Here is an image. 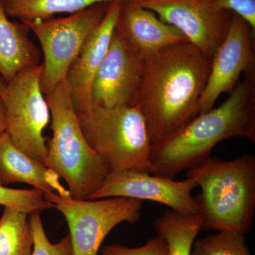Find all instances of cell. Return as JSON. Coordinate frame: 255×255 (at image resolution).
Returning a JSON list of instances; mask_svg holds the SVG:
<instances>
[{"label":"cell","mask_w":255,"mask_h":255,"mask_svg":"<svg viewBox=\"0 0 255 255\" xmlns=\"http://www.w3.org/2000/svg\"><path fill=\"white\" fill-rule=\"evenodd\" d=\"M211 67V60L190 43L166 47L142 59L132 106L141 112L152 144L199 115Z\"/></svg>","instance_id":"6da1fadb"},{"label":"cell","mask_w":255,"mask_h":255,"mask_svg":"<svg viewBox=\"0 0 255 255\" xmlns=\"http://www.w3.org/2000/svg\"><path fill=\"white\" fill-rule=\"evenodd\" d=\"M232 137L255 142V73L245 75L219 107L199 114L173 135L152 144L150 173L174 179L211 157L219 142Z\"/></svg>","instance_id":"7a4b0ae2"},{"label":"cell","mask_w":255,"mask_h":255,"mask_svg":"<svg viewBox=\"0 0 255 255\" xmlns=\"http://www.w3.org/2000/svg\"><path fill=\"white\" fill-rule=\"evenodd\" d=\"M201 191L195 201L203 228L250 233L255 213V156L231 161L211 156L189 169Z\"/></svg>","instance_id":"3957f363"},{"label":"cell","mask_w":255,"mask_h":255,"mask_svg":"<svg viewBox=\"0 0 255 255\" xmlns=\"http://www.w3.org/2000/svg\"><path fill=\"white\" fill-rule=\"evenodd\" d=\"M45 97L53 130L45 165L63 178L72 198L88 199L101 187L110 170L84 135L66 80Z\"/></svg>","instance_id":"277c9868"},{"label":"cell","mask_w":255,"mask_h":255,"mask_svg":"<svg viewBox=\"0 0 255 255\" xmlns=\"http://www.w3.org/2000/svg\"><path fill=\"white\" fill-rule=\"evenodd\" d=\"M87 141L110 172H151L152 147L145 119L133 106L92 107L77 112Z\"/></svg>","instance_id":"5b68a950"},{"label":"cell","mask_w":255,"mask_h":255,"mask_svg":"<svg viewBox=\"0 0 255 255\" xmlns=\"http://www.w3.org/2000/svg\"><path fill=\"white\" fill-rule=\"evenodd\" d=\"M110 3L95 4L64 17L22 21L41 44L40 85L44 95L65 80L69 68L100 26Z\"/></svg>","instance_id":"8992f818"},{"label":"cell","mask_w":255,"mask_h":255,"mask_svg":"<svg viewBox=\"0 0 255 255\" xmlns=\"http://www.w3.org/2000/svg\"><path fill=\"white\" fill-rule=\"evenodd\" d=\"M42 63L18 73L0 92L6 113V130L19 150L43 164L48 147L43 130L50 109L40 85Z\"/></svg>","instance_id":"52a82bcc"},{"label":"cell","mask_w":255,"mask_h":255,"mask_svg":"<svg viewBox=\"0 0 255 255\" xmlns=\"http://www.w3.org/2000/svg\"><path fill=\"white\" fill-rule=\"evenodd\" d=\"M60 211L69 228L73 255H97L102 243L121 223H134L142 214V201L127 197L88 200L44 194Z\"/></svg>","instance_id":"ba28073f"},{"label":"cell","mask_w":255,"mask_h":255,"mask_svg":"<svg viewBox=\"0 0 255 255\" xmlns=\"http://www.w3.org/2000/svg\"><path fill=\"white\" fill-rule=\"evenodd\" d=\"M142 5L179 29L210 60L222 44L231 25L232 12L216 8L210 0H168Z\"/></svg>","instance_id":"9c48e42d"},{"label":"cell","mask_w":255,"mask_h":255,"mask_svg":"<svg viewBox=\"0 0 255 255\" xmlns=\"http://www.w3.org/2000/svg\"><path fill=\"white\" fill-rule=\"evenodd\" d=\"M255 38L251 26L232 13L227 36L211 60L209 78L199 104V114L214 108L223 94H231L241 81L242 74L255 73Z\"/></svg>","instance_id":"30bf717a"},{"label":"cell","mask_w":255,"mask_h":255,"mask_svg":"<svg viewBox=\"0 0 255 255\" xmlns=\"http://www.w3.org/2000/svg\"><path fill=\"white\" fill-rule=\"evenodd\" d=\"M198 187L194 179L182 181L161 177L150 172L127 170L110 172L88 200L127 197L155 201L184 214H199L191 191Z\"/></svg>","instance_id":"8fae6325"},{"label":"cell","mask_w":255,"mask_h":255,"mask_svg":"<svg viewBox=\"0 0 255 255\" xmlns=\"http://www.w3.org/2000/svg\"><path fill=\"white\" fill-rule=\"evenodd\" d=\"M142 60L114 30L110 47L94 79L92 107L132 106Z\"/></svg>","instance_id":"7c38bea8"},{"label":"cell","mask_w":255,"mask_h":255,"mask_svg":"<svg viewBox=\"0 0 255 255\" xmlns=\"http://www.w3.org/2000/svg\"><path fill=\"white\" fill-rule=\"evenodd\" d=\"M115 30L142 60L166 47L189 43L179 29L136 1H122Z\"/></svg>","instance_id":"4fadbf2b"},{"label":"cell","mask_w":255,"mask_h":255,"mask_svg":"<svg viewBox=\"0 0 255 255\" xmlns=\"http://www.w3.org/2000/svg\"><path fill=\"white\" fill-rule=\"evenodd\" d=\"M122 1H112L105 17L69 68L66 80L77 112L92 107V84L107 54Z\"/></svg>","instance_id":"5bb4252c"},{"label":"cell","mask_w":255,"mask_h":255,"mask_svg":"<svg viewBox=\"0 0 255 255\" xmlns=\"http://www.w3.org/2000/svg\"><path fill=\"white\" fill-rule=\"evenodd\" d=\"M15 183L29 184L43 194L71 196L54 171L19 150L4 132L0 135V185Z\"/></svg>","instance_id":"9a60e30c"},{"label":"cell","mask_w":255,"mask_h":255,"mask_svg":"<svg viewBox=\"0 0 255 255\" xmlns=\"http://www.w3.org/2000/svg\"><path fill=\"white\" fill-rule=\"evenodd\" d=\"M30 28L12 21L0 0V77L6 83L25 69L41 63V51L29 38Z\"/></svg>","instance_id":"2e32d148"},{"label":"cell","mask_w":255,"mask_h":255,"mask_svg":"<svg viewBox=\"0 0 255 255\" xmlns=\"http://www.w3.org/2000/svg\"><path fill=\"white\" fill-rule=\"evenodd\" d=\"M152 227L165 242L167 255H191L203 222L199 214H180L169 209L153 221Z\"/></svg>","instance_id":"e0dca14e"},{"label":"cell","mask_w":255,"mask_h":255,"mask_svg":"<svg viewBox=\"0 0 255 255\" xmlns=\"http://www.w3.org/2000/svg\"><path fill=\"white\" fill-rule=\"evenodd\" d=\"M112 1H136L142 0H4L9 17L21 21L45 20L58 14H75L93 5Z\"/></svg>","instance_id":"ac0fdd59"},{"label":"cell","mask_w":255,"mask_h":255,"mask_svg":"<svg viewBox=\"0 0 255 255\" xmlns=\"http://www.w3.org/2000/svg\"><path fill=\"white\" fill-rule=\"evenodd\" d=\"M28 215L4 208L0 217V255H31L33 238Z\"/></svg>","instance_id":"d6986e66"},{"label":"cell","mask_w":255,"mask_h":255,"mask_svg":"<svg viewBox=\"0 0 255 255\" xmlns=\"http://www.w3.org/2000/svg\"><path fill=\"white\" fill-rule=\"evenodd\" d=\"M191 255H252L246 236L235 231H218L196 238Z\"/></svg>","instance_id":"ffe728a7"},{"label":"cell","mask_w":255,"mask_h":255,"mask_svg":"<svg viewBox=\"0 0 255 255\" xmlns=\"http://www.w3.org/2000/svg\"><path fill=\"white\" fill-rule=\"evenodd\" d=\"M0 206L14 208L30 214L51 209L44 194L38 189H16L0 185Z\"/></svg>","instance_id":"44dd1931"},{"label":"cell","mask_w":255,"mask_h":255,"mask_svg":"<svg viewBox=\"0 0 255 255\" xmlns=\"http://www.w3.org/2000/svg\"><path fill=\"white\" fill-rule=\"evenodd\" d=\"M33 248L31 255H73V246L70 236L67 235L60 242L52 243L48 239L41 216V211H34L28 215Z\"/></svg>","instance_id":"7402d4cb"},{"label":"cell","mask_w":255,"mask_h":255,"mask_svg":"<svg viewBox=\"0 0 255 255\" xmlns=\"http://www.w3.org/2000/svg\"><path fill=\"white\" fill-rule=\"evenodd\" d=\"M100 255H167V248L164 240L157 236L137 248H128L117 243L107 245L102 248Z\"/></svg>","instance_id":"603a6c76"},{"label":"cell","mask_w":255,"mask_h":255,"mask_svg":"<svg viewBox=\"0 0 255 255\" xmlns=\"http://www.w3.org/2000/svg\"><path fill=\"white\" fill-rule=\"evenodd\" d=\"M219 9L237 14L246 21L255 33V0H210Z\"/></svg>","instance_id":"cb8c5ba5"},{"label":"cell","mask_w":255,"mask_h":255,"mask_svg":"<svg viewBox=\"0 0 255 255\" xmlns=\"http://www.w3.org/2000/svg\"><path fill=\"white\" fill-rule=\"evenodd\" d=\"M6 130V113L2 99L0 96V135Z\"/></svg>","instance_id":"d4e9b609"},{"label":"cell","mask_w":255,"mask_h":255,"mask_svg":"<svg viewBox=\"0 0 255 255\" xmlns=\"http://www.w3.org/2000/svg\"><path fill=\"white\" fill-rule=\"evenodd\" d=\"M142 1L141 4H145V3L159 2V1H168V0H142Z\"/></svg>","instance_id":"484cf974"},{"label":"cell","mask_w":255,"mask_h":255,"mask_svg":"<svg viewBox=\"0 0 255 255\" xmlns=\"http://www.w3.org/2000/svg\"><path fill=\"white\" fill-rule=\"evenodd\" d=\"M5 85H6V82H5L4 80H2V78L0 77V92H1V90L4 89Z\"/></svg>","instance_id":"4316f807"}]
</instances>
